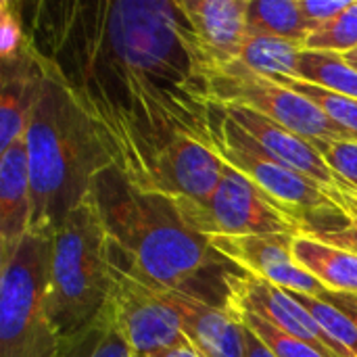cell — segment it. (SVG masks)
<instances>
[{
	"label": "cell",
	"instance_id": "22",
	"mask_svg": "<svg viewBox=\"0 0 357 357\" xmlns=\"http://www.w3.org/2000/svg\"><path fill=\"white\" fill-rule=\"evenodd\" d=\"M301 234L357 255V197L345 195L343 207L301 218Z\"/></svg>",
	"mask_w": 357,
	"mask_h": 357
},
{
	"label": "cell",
	"instance_id": "4",
	"mask_svg": "<svg viewBox=\"0 0 357 357\" xmlns=\"http://www.w3.org/2000/svg\"><path fill=\"white\" fill-rule=\"evenodd\" d=\"M111 289L109 238L90 197L52 232L46 305L59 339L92 324L109 305Z\"/></svg>",
	"mask_w": 357,
	"mask_h": 357
},
{
	"label": "cell",
	"instance_id": "11",
	"mask_svg": "<svg viewBox=\"0 0 357 357\" xmlns=\"http://www.w3.org/2000/svg\"><path fill=\"white\" fill-rule=\"evenodd\" d=\"M211 245L247 274L272 282L284 291L310 297H322L326 289L293 257V234H251V236H213Z\"/></svg>",
	"mask_w": 357,
	"mask_h": 357
},
{
	"label": "cell",
	"instance_id": "10",
	"mask_svg": "<svg viewBox=\"0 0 357 357\" xmlns=\"http://www.w3.org/2000/svg\"><path fill=\"white\" fill-rule=\"evenodd\" d=\"M222 109L241 130H245L266 151L268 157H272L276 163H280V165L310 178L318 186H322L341 207H343L345 195L357 197L356 190L341 176H337L331 169V165L324 161V157L318 153V149L312 146L301 136L293 134L291 130L282 128L280 123H276L247 107L222 105Z\"/></svg>",
	"mask_w": 357,
	"mask_h": 357
},
{
	"label": "cell",
	"instance_id": "32",
	"mask_svg": "<svg viewBox=\"0 0 357 357\" xmlns=\"http://www.w3.org/2000/svg\"><path fill=\"white\" fill-rule=\"evenodd\" d=\"M153 357H201V354L190 343H186V345L174 347V349H167V351H161V354H157V356Z\"/></svg>",
	"mask_w": 357,
	"mask_h": 357
},
{
	"label": "cell",
	"instance_id": "23",
	"mask_svg": "<svg viewBox=\"0 0 357 357\" xmlns=\"http://www.w3.org/2000/svg\"><path fill=\"white\" fill-rule=\"evenodd\" d=\"M301 50L303 46L287 42V40L247 36L236 63L264 77H274V75L295 77V67H297V59Z\"/></svg>",
	"mask_w": 357,
	"mask_h": 357
},
{
	"label": "cell",
	"instance_id": "31",
	"mask_svg": "<svg viewBox=\"0 0 357 357\" xmlns=\"http://www.w3.org/2000/svg\"><path fill=\"white\" fill-rule=\"evenodd\" d=\"M245 357H276L249 328H247V354Z\"/></svg>",
	"mask_w": 357,
	"mask_h": 357
},
{
	"label": "cell",
	"instance_id": "29",
	"mask_svg": "<svg viewBox=\"0 0 357 357\" xmlns=\"http://www.w3.org/2000/svg\"><path fill=\"white\" fill-rule=\"evenodd\" d=\"M351 2L354 0H299V8L305 17L310 31H314L337 15H341L345 8H349Z\"/></svg>",
	"mask_w": 357,
	"mask_h": 357
},
{
	"label": "cell",
	"instance_id": "18",
	"mask_svg": "<svg viewBox=\"0 0 357 357\" xmlns=\"http://www.w3.org/2000/svg\"><path fill=\"white\" fill-rule=\"evenodd\" d=\"M293 257L326 291L357 295V255L310 236H295Z\"/></svg>",
	"mask_w": 357,
	"mask_h": 357
},
{
	"label": "cell",
	"instance_id": "16",
	"mask_svg": "<svg viewBox=\"0 0 357 357\" xmlns=\"http://www.w3.org/2000/svg\"><path fill=\"white\" fill-rule=\"evenodd\" d=\"M163 295L176 310L184 337L201 357H245L247 326L232 310H218L178 293Z\"/></svg>",
	"mask_w": 357,
	"mask_h": 357
},
{
	"label": "cell",
	"instance_id": "7",
	"mask_svg": "<svg viewBox=\"0 0 357 357\" xmlns=\"http://www.w3.org/2000/svg\"><path fill=\"white\" fill-rule=\"evenodd\" d=\"M211 96L213 102L247 107L301 136L316 149L328 142L351 140L310 98L238 63L211 71Z\"/></svg>",
	"mask_w": 357,
	"mask_h": 357
},
{
	"label": "cell",
	"instance_id": "6",
	"mask_svg": "<svg viewBox=\"0 0 357 357\" xmlns=\"http://www.w3.org/2000/svg\"><path fill=\"white\" fill-rule=\"evenodd\" d=\"M207 146L213 149L226 165L247 176L272 201L299 220L341 207L322 186L268 157L266 151L224 113L220 102L211 105Z\"/></svg>",
	"mask_w": 357,
	"mask_h": 357
},
{
	"label": "cell",
	"instance_id": "12",
	"mask_svg": "<svg viewBox=\"0 0 357 357\" xmlns=\"http://www.w3.org/2000/svg\"><path fill=\"white\" fill-rule=\"evenodd\" d=\"M259 316L282 333L312 345L324 357H345L343 349L322 331V326L299 305L289 291L243 272L232 282V307Z\"/></svg>",
	"mask_w": 357,
	"mask_h": 357
},
{
	"label": "cell",
	"instance_id": "14",
	"mask_svg": "<svg viewBox=\"0 0 357 357\" xmlns=\"http://www.w3.org/2000/svg\"><path fill=\"white\" fill-rule=\"evenodd\" d=\"M44 79L46 69L31 40L19 54L0 61V153L25 136Z\"/></svg>",
	"mask_w": 357,
	"mask_h": 357
},
{
	"label": "cell",
	"instance_id": "17",
	"mask_svg": "<svg viewBox=\"0 0 357 357\" xmlns=\"http://www.w3.org/2000/svg\"><path fill=\"white\" fill-rule=\"evenodd\" d=\"M31 230V190L25 138L0 159V255H8Z\"/></svg>",
	"mask_w": 357,
	"mask_h": 357
},
{
	"label": "cell",
	"instance_id": "19",
	"mask_svg": "<svg viewBox=\"0 0 357 357\" xmlns=\"http://www.w3.org/2000/svg\"><path fill=\"white\" fill-rule=\"evenodd\" d=\"M310 27L299 0H249L247 36H264L305 46Z\"/></svg>",
	"mask_w": 357,
	"mask_h": 357
},
{
	"label": "cell",
	"instance_id": "15",
	"mask_svg": "<svg viewBox=\"0 0 357 357\" xmlns=\"http://www.w3.org/2000/svg\"><path fill=\"white\" fill-rule=\"evenodd\" d=\"M180 4L211 69L236 63L247 40L249 0H180Z\"/></svg>",
	"mask_w": 357,
	"mask_h": 357
},
{
	"label": "cell",
	"instance_id": "1",
	"mask_svg": "<svg viewBox=\"0 0 357 357\" xmlns=\"http://www.w3.org/2000/svg\"><path fill=\"white\" fill-rule=\"evenodd\" d=\"M42 61L113 167L151 190L176 140L207 144L211 65L180 0H38L23 17Z\"/></svg>",
	"mask_w": 357,
	"mask_h": 357
},
{
	"label": "cell",
	"instance_id": "28",
	"mask_svg": "<svg viewBox=\"0 0 357 357\" xmlns=\"http://www.w3.org/2000/svg\"><path fill=\"white\" fill-rule=\"evenodd\" d=\"M331 169L341 176L357 192V142L343 140V142H328L318 149Z\"/></svg>",
	"mask_w": 357,
	"mask_h": 357
},
{
	"label": "cell",
	"instance_id": "5",
	"mask_svg": "<svg viewBox=\"0 0 357 357\" xmlns=\"http://www.w3.org/2000/svg\"><path fill=\"white\" fill-rule=\"evenodd\" d=\"M52 234L29 232L2 257L0 357H56L59 335L48 316Z\"/></svg>",
	"mask_w": 357,
	"mask_h": 357
},
{
	"label": "cell",
	"instance_id": "27",
	"mask_svg": "<svg viewBox=\"0 0 357 357\" xmlns=\"http://www.w3.org/2000/svg\"><path fill=\"white\" fill-rule=\"evenodd\" d=\"M29 42L21 4L0 0V61H8L19 54Z\"/></svg>",
	"mask_w": 357,
	"mask_h": 357
},
{
	"label": "cell",
	"instance_id": "20",
	"mask_svg": "<svg viewBox=\"0 0 357 357\" xmlns=\"http://www.w3.org/2000/svg\"><path fill=\"white\" fill-rule=\"evenodd\" d=\"M56 357H136V354L107 305L92 324L59 341Z\"/></svg>",
	"mask_w": 357,
	"mask_h": 357
},
{
	"label": "cell",
	"instance_id": "9",
	"mask_svg": "<svg viewBox=\"0 0 357 357\" xmlns=\"http://www.w3.org/2000/svg\"><path fill=\"white\" fill-rule=\"evenodd\" d=\"M109 307L136 357H153L186 345L180 318L161 291H155L111 264Z\"/></svg>",
	"mask_w": 357,
	"mask_h": 357
},
{
	"label": "cell",
	"instance_id": "26",
	"mask_svg": "<svg viewBox=\"0 0 357 357\" xmlns=\"http://www.w3.org/2000/svg\"><path fill=\"white\" fill-rule=\"evenodd\" d=\"M241 322L274 354L276 357H324L318 349H314L312 345L282 333L280 328L268 324L266 320H261L259 316H253L249 312H241V310H232Z\"/></svg>",
	"mask_w": 357,
	"mask_h": 357
},
{
	"label": "cell",
	"instance_id": "2",
	"mask_svg": "<svg viewBox=\"0 0 357 357\" xmlns=\"http://www.w3.org/2000/svg\"><path fill=\"white\" fill-rule=\"evenodd\" d=\"M92 203L115 268L155 291L230 312L232 282L245 270L190 228L172 197L134 186L111 165L94 178Z\"/></svg>",
	"mask_w": 357,
	"mask_h": 357
},
{
	"label": "cell",
	"instance_id": "30",
	"mask_svg": "<svg viewBox=\"0 0 357 357\" xmlns=\"http://www.w3.org/2000/svg\"><path fill=\"white\" fill-rule=\"evenodd\" d=\"M326 303H331L335 310H339L345 318L357 328V295H347V293H331L326 291L322 297H318Z\"/></svg>",
	"mask_w": 357,
	"mask_h": 357
},
{
	"label": "cell",
	"instance_id": "3",
	"mask_svg": "<svg viewBox=\"0 0 357 357\" xmlns=\"http://www.w3.org/2000/svg\"><path fill=\"white\" fill-rule=\"evenodd\" d=\"M44 69L42 94L23 138L31 190L29 232L52 234L90 201L94 178L113 163L69 90L46 63Z\"/></svg>",
	"mask_w": 357,
	"mask_h": 357
},
{
	"label": "cell",
	"instance_id": "24",
	"mask_svg": "<svg viewBox=\"0 0 357 357\" xmlns=\"http://www.w3.org/2000/svg\"><path fill=\"white\" fill-rule=\"evenodd\" d=\"M295 92H299L301 96L310 98L314 105H318L339 128H343L351 140L357 142V100L356 98H347V96H339L335 92H328L320 86H314V84H307V82H301V79H295V77H289V75H274L270 77Z\"/></svg>",
	"mask_w": 357,
	"mask_h": 357
},
{
	"label": "cell",
	"instance_id": "8",
	"mask_svg": "<svg viewBox=\"0 0 357 357\" xmlns=\"http://www.w3.org/2000/svg\"><path fill=\"white\" fill-rule=\"evenodd\" d=\"M190 228L207 238L251 234H301V220L272 201L247 176L226 165L218 190L205 201L174 199Z\"/></svg>",
	"mask_w": 357,
	"mask_h": 357
},
{
	"label": "cell",
	"instance_id": "13",
	"mask_svg": "<svg viewBox=\"0 0 357 357\" xmlns=\"http://www.w3.org/2000/svg\"><path fill=\"white\" fill-rule=\"evenodd\" d=\"M226 163L205 142L182 138L159 157L151 190L205 203L220 186Z\"/></svg>",
	"mask_w": 357,
	"mask_h": 357
},
{
	"label": "cell",
	"instance_id": "21",
	"mask_svg": "<svg viewBox=\"0 0 357 357\" xmlns=\"http://www.w3.org/2000/svg\"><path fill=\"white\" fill-rule=\"evenodd\" d=\"M295 79L357 100V69L343 59V54L301 50L295 67Z\"/></svg>",
	"mask_w": 357,
	"mask_h": 357
},
{
	"label": "cell",
	"instance_id": "33",
	"mask_svg": "<svg viewBox=\"0 0 357 357\" xmlns=\"http://www.w3.org/2000/svg\"><path fill=\"white\" fill-rule=\"evenodd\" d=\"M343 59H345L354 69H357V48L356 50H351V52H345V54H343Z\"/></svg>",
	"mask_w": 357,
	"mask_h": 357
},
{
	"label": "cell",
	"instance_id": "25",
	"mask_svg": "<svg viewBox=\"0 0 357 357\" xmlns=\"http://www.w3.org/2000/svg\"><path fill=\"white\" fill-rule=\"evenodd\" d=\"M357 48V0L349 4L341 15L331 19L328 23L320 25L314 29L307 40L303 50H314V52H337L345 54Z\"/></svg>",
	"mask_w": 357,
	"mask_h": 357
}]
</instances>
